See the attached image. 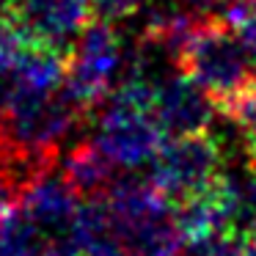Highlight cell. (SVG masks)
Wrapping results in <instances>:
<instances>
[{
    "instance_id": "obj_3",
    "label": "cell",
    "mask_w": 256,
    "mask_h": 256,
    "mask_svg": "<svg viewBox=\"0 0 256 256\" xmlns=\"http://www.w3.org/2000/svg\"><path fill=\"white\" fill-rule=\"evenodd\" d=\"M154 110L162 130H168L174 138H184V135H201L206 132V127H212L215 100L184 72L157 88Z\"/></svg>"
},
{
    "instance_id": "obj_2",
    "label": "cell",
    "mask_w": 256,
    "mask_h": 256,
    "mask_svg": "<svg viewBox=\"0 0 256 256\" xmlns=\"http://www.w3.org/2000/svg\"><path fill=\"white\" fill-rule=\"evenodd\" d=\"M223 154L215 138L201 135H184L176 138L160 157L157 179L171 196L188 201L196 196L212 193L223 174Z\"/></svg>"
},
{
    "instance_id": "obj_6",
    "label": "cell",
    "mask_w": 256,
    "mask_h": 256,
    "mask_svg": "<svg viewBox=\"0 0 256 256\" xmlns=\"http://www.w3.org/2000/svg\"><path fill=\"white\" fill-rule=\"evenodd\" d=\"M140 3H144V0H91V8H94V14L102 17L105 22H113V20L130 17Z\"/></svg>"
},
{
    "instance_id": "obj_1",
    "label": "cell",
    "mask_w": 256,
    "mask_h": 256,
    "mask_svg": "<svg viewBox=\"0 0 256 256\" xmlns=\"http://www.w3.org/2000/svg\"><path fill=\"white\" fill-rule=\"evenodd\" d=\"M182 69L215 100L223 113H232L256 83V61L237 28L218 20H201L179 50Z\"/></svg>"
},
{
    "instance_id": "obj_7",
    "label": "cell",
    "mask_w": 256,
    "mask_h": 256,
    "mask_svg": "<svg viewBox=\"0 0 256 256\" xmlns=\"http://www.w3.org/2000/svg\"><path fill=\"white\" fill-rule=\"evenodd\" d=\"M182 6H190L193 12H204V14H223L226 22L248 3V0H176Z\"/></svg>"
},
{
    "instance_id": "obj_8",
    "label": "cell",
    "mask_w": 256,
    "mask_h": 256,
    "mask_svg": "<svg viewBox=\"0 0 256 256\" xmlns=\"http://www.w3.org/2000/svg\"><path fill=\"white\" fill-rule=\"evenodd\" d=\"M237 256H256V234H250V237H245L242 242H240Z\"/></svg>"
},
{
    "instance_id": "obj_5",
    "label": "cell",
    "mask_w": 256,
    "mask_h": 256,
    "mask_svg": "<svg viewBox=\"0 0 256 256\" xmlns=\"http://www.w3.org/2000/svg\"><path fill=\"white\" fill-rule=\"evenodd\" d=\"M118 61V42L113 36L110 25L102 20V22L91 25L83 34L80 42V74L88 83H102L108 74L113 72Z\"/></svg>"
},
{
    "instance_id": "obj_4",
    "label": "cell",
    "mask_w": 256,
    "mask_h": 256,
    "mask_svg": "<svg viewBox=\"0 0 256 256\" xmlns=\"http://www.w3.org/2000/svg\"><path fill=\"white\" fill-rule=\"evenodd\" d=\"M91 14V0H22L14 17L30 36L56 44L83 30Z\"/></svg>"
},
{
    "instance_id": "obj_10",
    "label": "cell",
    "mask_w": 256,
    "mask_h": 256,
    "mask_svg": "<svg viewBox=\"0 0 256 256\" xmlns=\"http://www.w3.org/2000/svg\"><path fill=\"white\" fill-rule=\"evenodd\" d=\"M254 96H256V83H254Z\"/></svg>"
},
{
    "instance_id": "obj_9",
    "label": "cell",
    "mask_w": 256,
    "mask_h": 256,
    "mask_svg": "<svg viewBox=\"0 0 256 256\" xmlns=\"http://www.w3.org/2000/svg\"><path fill=\"white\" fill-rule=\"evenodd\" d=\"M22 0H0V20H6L8 14H17Z\"/></svg>"
}]
</instances>
